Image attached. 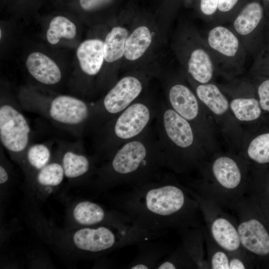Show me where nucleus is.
I'll return each instance as SVG.
<instances>
[{"instance_id": "nucleus-18", "label": "nucleus", "mask_w": 269, "mask_h": 269, "mask_svg": "<svg viewBox=\"0 0 269 269\" xmlns=\"http://www.w3.org/2000/svg\"><path fill=\"white\" fill-rule=\"evenodd\" d=\"M196 95L201 104L219 117L226 115L230 109L229 102L223 92L216 84L209 82L198 83L190 79Z\"/></svg>"}, {"instance_id": "nucleus-3", "label": "nucleus", "mask_w": 269, "mask_h": 269, "mask_svg": "<svg viewBox=\"0 0 269 269\" xmlns=\"http://www.w3.org/2000/svg\"><path fill=\"white\" fill-rule=\"evenodd\" d=\"M155 129L166 168L176 173L198 168L205 161L201 139L191 124L165 102L158 103Z\"/></svg>"}, {"instance_id": "nucleus-8", "label": "nucleus", "mask_w": 269, "mask_h": 269, "mask_svg": "<svg viewBox=\"0 0 269 269\" xmlns=\"http://www.w3.org/2000/svg\"><path fill=\"white\" fill-rule=\"evenodd\" d=\"M189 189L199 203L205 228L213 241L230 255L245 251L240 242L236 218L226 212L227 209Z\"/></svg>"}, {"instance_id": "nucleus-34", "label": "nucleus", "mask_w": 269, "mask_h": 269, "mask_svg": "<svg viewBox=\"0 0 269 269\" xmlns=\"http://www.w3.org/2000/svg\"><path fill=\"white\" fill-rule=\"evenodd\" d=\"M219 0H200V9L206 18L214 17L218 8Z\"/></svg>"}, {"instance_id": "nucleus-1", "label": "nucleus", "mask_w": 269, "mask_h": 269, "mask_svg": "<svg viewBox=\"0 0 269 269\" xmlns=\"http://www.w3.org/2000/svg\"><path fill=\"white\" fill-rule=\"evenodd\" d=\"M115 205L134 226L153 233L201 226L197 200L188 187L169 176L131 187L116 198Z\"/></svg>"}, {"instance_id": "nucleus-33", "label": "nucleus", "mask_w": 269, "mask_h": 269, "mask_svg": "<svg viewBox=\"0 0 269 269\" xmlns=\"http://www.w3.org/2000/svg\"><path fill=\"white\" fill-rule=\"evenodd\" d=\"M239 0H219L218 10L222 16L215 24H223L229 22V15H230V22L232 20L231 12L237 5Z\"/></svg>"}, {"instance_id": "nucleus-31", "label": "nucleus", "mask_w": 269, "mask_h": 269, "mask_svg": "<svg viewBox=\"0 0 269 269\" xmlns=\"http://www.w3.org/2000/svg\"><path fill=\"white\" fill-rule=\"evenodd\" d=\"M251 71L255 76L269 77V40L255 56Z\"/></svg>"}, {"instance_id": "nucleus-21", "label": "nucleus", "mask_w": 269, "mask_h": 269, "mask_svg": "<svg viewBox=\"0 0 269 269\" xmlns=\"http://www.w3.org/2000/svg\"><path fill=\"white\" fill-rule=\"evenodd\" d=\"M249 167L268 169L269 167V132L252 139L241 156Z\"/></svg>"}, {"instance_id": "nucleus-2", "label": "nucleus", "mask_w": 269, "mask_h": 269, "mask_svg": "<svg viewBox=\"0 0 269 269\" xmlns=\"http://www.w3.org/2000/svg\"><path fill=\"white\" fill-rule=\"evenodd\" d=\"M165 158L155 127L117 149L98 171L96 184L101 188L132 187L162 176Z\"/></svg>"}, {"instance_id": "nucleus-17", "label": "nucleus", "mask_w": 269, "mask_h": 269, "mask_svg": "<svg viewBox=\"0 0 269 269\" xmlns=\"http://www.w3.org/2000/svg\"><path fill=\"white\" fill-rule=\"evenodd\" d=\"M103 41L99 39L85 40L77 50V56L82 71L88 76H95L100 71L104 59Z\"/></svg>"}, {"instance_id": "nucleus-27", "label": "nucleus", "mask_w": 269, "mask_h": 269, "mask_svg": "<svg viewBox=\"0 0 269 269\" xmlns=\"http://www.w3.org/2000/svg\"><path fill=\"white\" fill-rule=\"evenodd\" d=\"M201 230L207 245L209 269H229V254L213 241L205 227L201 226Z\"/></svg>"}, {"instance_id": "nucleus-11", "label": "nucleus", "mask_w": 269, "mask_h": 269, "mask_svg": "<svg viewBox=\"0 0 269 269\" xmlns=\"http://www.w3.org/2000/svg\"><path fill=\"white\" fill-rule=\"evenodd\" d=\"M41 113L53 122L70 129H82L90 124L92 105L83 100L68 95H59L45 106L29 107Z\"/></svg>"}, {"instance_id": "nucleus-35", "label": "nucleus", "mask_w": 269, "mask_h": 269, "mask_svg": "<svg viewBox=\"0 0 269 269\" xmlns=\"http://www.w3.org/2000/svg\"><path fill=\"white\" fill-rule=\"evenodd\" d=\"M112 0H80L81 7L85 10L92 11L101 7Z\"/></svg>"}, {"instance_id": "nucleus-15", "label": "nucleus", "mask_w": 269, "mask_h": 269, "mask_svg": "<svg viewBox=\"0 0 269 269\" xmlns=\"http://www.w3.org/2000/svg\"><path fill=\"white\" fill-rule=\"evenodd\" d=\"M245 194L254 200L269 222V170L249 167Z\"/></svg>"}, {"instance_id": "nucleus-12", "label": "nucleus", "mask_w": 269, "mask_h": 269, "mask_svg": "<svg viewBox=\"0 0 269 269\" xmlns=\"http://www.w3.org/2000/svg\"><path fill=\"white\" fill-rule=\"evenodd\" d=\"M31 129L26 119L15 106H0V140L13 155L25 153L29 147Z\"/></svg>"}, {"instance_id": "nucleus-7", "label": "nucleus", "mask_w": 269, "mask_h": 269, "mask_svg": "<svg viewBox=\"0 0 269 269\" xmlns=\"http://www.w3.org/2000/svg\"><path fill=\"white\" fill-rule=\"evenodd\" d=\"M143 87L138 76L127 75L120 79L102 100L91 104L90 125L97 129L117 116L140 97Z\"/></svg>"}, {"instance_id": "nucleus-14", "label": "nucleus", "mask_w": 269, "mask_h": 269, "mask_svg": "<svg viewBox=\"0 0 269 269\" xmlns=\"http://www.w3.org/2000/svg\"><path fill=\"white\" fill-rule=\"evenodd\" d=\"M185 66L189 79L200 84L211 82L218 70L204 39L199 36L189 48Z\"/></svg>"}, {"instance_id": "nucleus-23", "label": "nucleus", "mask_w": 269, "mask_h": 269, "mask_svg": "<svg viewBox=\"0 0 269 269\" xmlns=\"http://www.w3.org/2000/svg\"><path fill=\"white\" fill-rule=\"evenodd\" d=\"M61 163L65 176L70 179L88 174L93 169L91 158L84 154L72 150H67L63 153Z\"/></svg>"}, {"instance_id": "nucleus-20", "label": "nucleus", "mask_w": 269, "mask_h": 269, "mask_svg": "<svg viewBox=\"0 0 269 269\" xmlns=\"http://www.w3.org/2000/svg\"><path fill=\"white\" fill-rule=\"evenodd\" d=\"M183 248L194 263L196 269H209L204 257L203 242L204 240L201 226L178 230Z\"/></svg>"}, {"instance_id": "nucleus-10", "label": "nucleus", "mask_w": 269, "mask_h": 269, "mask_svg": "<svg viewBox=\"0 0 269 269\" xmlns=\"http://www.w3.org/2000/svg\"><path fill=\"white\" fill-rule=\"evenodd\" d=\"M228 26L240 39L248 54L256 56L269 40V23L258 1L247 3Z\"/></svg>"}, {"instance_id": "nucleus-5", "label": "nucleus", "mask_w": 269, "mask_h": 269, "mask_svg": "<svg viewBox=\"0 0 269 269\" xmlns=\"http://www.w3.org/2000/svg\"><path fill=\"white\" fill-rule=\"evenodd\" d=\"M158 103L140 97L96 129L98 151L108 159L122 145L139 136L156 117Z\"/></svg>"}, {"instance_id": "nucleus-30", "label": "nucleus", "mask_w": 269, "mask_h": 269, "mask_svg": "<svg viewBox=\"0 0 269 269\" xmlns=\"http://www.w3.org/2000/svg\"><path fill=\"white\" fill-rule=\"evenodd\" d=\"M51 151L44 143H35L29 146L25 152V158L29 165L39 170L50 162Z\"/></svg>"}, {"instance_id": "nucleus-36", "label": "nucleus", "mask_w": 269, "mask_h": 269, "mask_svg": "<svg viewBox=\"0 0 269 269\" xmlns=\"http://www.w3.org/2000/svg\"><path fill=\"white\" fill-rule=\"evenodd\" d=\"M9 175L6 169L1 164L0 166V184H3L8 179Z\"/></svg>"}, {"instance_id": "nucleus-29", "label": "nucleus", "mask_w": 269, "mask_h": 269, "mask_svg": "<svg viewBox=\"0 0 269 269\" xmlns=\"http://www.w3.org/2000/svg\"><path fill=\"white\" fill-rule=\"evenodd\" d=\"M155 269H196V267L181 245L164 257Z\"/></svg>"}, {"instance_id": "nucleus-13", "label": "nucleus", "mask_w": 269, "mask_h": 269, "mask_svg": "<svg viewBox=\"0 0 269 269\" xmlns=\"http://www.w3.org/2000/svg\"><path fill=\"white\" fill-rule=\"evenodd\" d=\"M167 104L188 121L201 139L203 112L201 103L195 92L180 81L173 82L167 91Z\"/></svg>"}, {"instance_id": "nucleus-25", "label": "nucleus", "mask_w": 269, "mask_h": 269, "mask_svg": "<svg viewBox=\"0 0 269 269\" xmlns=\"http://www.w3.org/2000/svg\"><path fill=\"white\" fill-rule=\"evenodd\" d=\"M230 110L239 121L251 122L258 119L262 113L259 100L253 97H240L229 102Z\"/></svg>"}, {"instance_id": "nucleus-9", "label": "nucleus", "mask_w": 269, "mask_h": 269, "mask_svg": "<svg viewBox=\"0 0 269 269\" xmlns=\"http://www.w3.org/2000/svg\"><path fill=\"white\" fill-rule=\"evenodd\" d=\"M204 39L218 70L231 73L242 70L248 53L240 39L228 26L214 24Z\"/></svg>"}, {"instance_id": "nucleus-4", "label": "nucleus", "mask_w": 269, "mask_h": 269, "mask_svg": "<svg viewBox=\"0 0 269 269\" xmlns=\"http://www.w3.org/2000/svg\"><path fill=\"white\" fill-rule=\"evenodd\" d=\"M198 169L202 177L188 188L199 196L227 209L245 194L249 167L242 156L217 155Z\"/></svg>"}, {"instance_id": "nucleus-6", "label": "nucleus", "mask_w": 269, "mask_h": 269, "mask_svg": "<svg viewBox=\"0 0 269 269\" xmlns=\"http://www.w3.org/2000/svg\"><path fill=\"white\" fill-rule=\"evenodd\" d=\"M227 210L236 218L240 242L255 267L269 268V222L254 200L245 194Z\"/></svg>"}, {"instance_id": "nucleus-32", "label": "nucleus", "mask_w": 269, "mask_h": 269, "mask_svg": "<svg viewBox=\"0 0 269 269\" xmlns=\"http://www.w3.org/2000/svg\"><path fill=\"white\" fill-rule=\"evenodd\" d=\"M256 91L263 110L269 113V77L255 76Z\"/></svg>"}, {"instance_id": "nucleus-22", "label": "nucleus", "mask_w": 269, "mask_h": 269, "mask_svg": "<svg viewBox=\"0 0 269 269\" xmlns=\"http://www.w3.org/2000/svg\"><path fill=\"white\" fill-rule=\"evenodd\" d=\"M152 35L145 26L136 28L126 40L124 57L129 61H135L140 58L150 46Z\"/></svg>"}, {"instance_id": "nucleus-16", "label": "nucleus", "mask_w": 269, "mask_h": 269, "mask_svg": "<svg viewBox=\"0 0 269 269\" xmlns=\"http://www.w3.org/2000/svg\"><path fill=\"white\" fill-rule=\"evenodd\" d=\"M26 66L29 74L42 84L54 85L61 79V72L58 65L42 53L30 54L26 61Z\"/></svg>"}, {"instance_id": "nucleus-26", "label": "nucleus", "mask_w": 269, "mask_h": 269, "mask_svg": "<svg viewBox=\"0 0 269 269\" xmlns=\"http://www.w3.org/2000/svg\"><path fill=\"white\" fill-rule=\"evenodd\" d=\"M76 35V27L74 23L62 16L54 17L50 21L46 32V38L51 44H56L63 37L73 39Z\"/></svg>"}, {"instance_id": "nucleus-19", "label": "nucleus", "mask_w": 269, "mask_h": 269, "mask_svg": "<svg viewBox=\"0 0 269 269\" xmlns=\"http://www.w3.org/2000/svg\"><path fill=\"white\" fill-rule=\"evenodd\" d=\"M141 241L137 244L138 253L126 266L130 269H151L156 267L170 252L169 248L159 242Z\"/></svg>"}, {"instance_id": "nucleus-37", "label": "nucleus", "mask_w": 269, "mask_h": 269, "mask_svg": "<svg viewBox=\"0 0 269 269\" xmlns=\"http://www.w3.org/2000/svg\"><path fill=\"white\" fill-rule=\"evenodd\" d=\"M267 2H269V0H265Z\"/></svg>"}, {"instance_id": "nucleus-24", "label": "nucleus", "mask_w": 269, "mask_h": 269, "mask_svg": "<svg viewBox=\"0 0 269 269\" xmlns=\"http://www.w3.org/2000/svg\"><path fill=\"white\" fill-rule=\"evenodd\" d=\"M128 30L121 26L114 27L104 41V59L107 62H115L124 56Z\"/></svg>"}, {"instance_id": "nucleus-28", "label": "nucleus", "mask_w": 269, "mask_h": 269, "mask_svg": "<svg viewBox=\"0 0 269 269\" xmlns=\"http://www.w3.org/2000/svg\"><path fill=\"white\" fill-rule=\"evenodd\" d=\"M64 176L61 163L52 162L38 171L36 179L37 183L42 187H52L60 185Z\"/></svg>"}]
</instances>
